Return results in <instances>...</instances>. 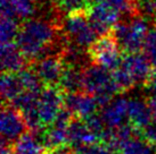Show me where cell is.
I'll return each mask as SVG.
<instances>
[{
	"mask_svg": "<svg viewBox=\"0 0 156 154\" xmlns=\"http://www.w3.org/2000/svg\"><path fill=\"white\" fill-rule=\"evenodd\" d=\"M82 81L83 93L95 96L101 109L112 101L114 95L120 93L112 73L97 65L90 64L82 69Z\"/></svg>",
	"mask_w": 156,
	"mask_h": 154,
	"instance_id": "obj_1",
	"label": "cell"
},
{
	"mask_svg": "<svg viewBox=\"0 0 156 154\" xmlns=\"http://www.w3.org/2000/svg\"><path fill=\"white\" fill-rule=\"evenodd\" d=\"M116 38L123 53L143 52L148 36V21L143 17H133L128 21H120L111 31Z\"/></svg>",
	"mask_w": 156,
	"mask_h": 154,
	"instance_id": "obj_2",
	"label": "cell"
},
{
	"mask_svg": "<svg viewBox=\"0 0 156 154\" xmlns=\"http://www.w3.org/2000/svg\"><path fill=\"white\" fill-rule=\"evenodd\" d=\"M62 30L69 43L83 50H88V48L99 38L89 23L87 9L66 15L63 19Z\"/></svg>",
	"mask_w": 156,
	"mask_h": 154,
	"instance_id": "obj_3",
	"label": "cell"
},
{
	"mask_svg": "<svg viewBox=\"0 0 156 154\" xmlns=\"http://www.w3.org/2000/svg\"><path fill=\"white\" fill-rule=\"evenodd\" d=\"M87 52L91 64L100 66L109 72L121 66L124 55L112 33L99 36L88 48Z\"/></svg>",
	"mask_w": 156,
	"mask_h": 154,
	"instance_id": "obj_4",
	"label": "cell"
},
{
	"mask_svg": "<svg viewBox=\"0 0 156 154\" xmlns=\"http://www.w3.org/2000/svg\"><path fill=\"white\" fill-rule=\"evenodd\" d=\"M65 95L58 86H44L39 96L38 113L42 127L51 126L64 109Z\"/></svg>",
	"mask_w": 156,
	"mask_h": 154,
	"instance_id": "obj_5",
	"label": "cell"
},
{
	"mask_svg": "<svg viewBox=\"0 0 156 154\" xmlns=\"http://www.w3.org/2000/svg\"><path fill=\"white\" fill-rule=\"evenodd\" d=\"M91 27L98 36L111 33L114 26L120 22L121 14L108 2H98L89 6L87 9Z\"/></svg>",
	"mask_w": 156,
	"mask_h": 154,
	"instance_id": "obj_6",
	"label": "cell"
},
{
	"mask_svg": "<svg viewBox=\"0 0 156 154\" xmlns=\"http://www.w3.org/2000/svg\"><path fill=\"white\" fill-rule=\"evenodd\" d=\"M0 130L2 139L17 142L26 134L27 125L22 113L10 104H4L0 116Z\"/></svg>",
	"mask_w": 156,
	"mask_h": 154,
	"instance_id": "obj_7",
	"label": "cell"
},
{
	"mask_svg": "<svg viewBox=\"0 0 156 154\" xmlns=\"http://www.w3.org/2000/svg\"><path fill=\"white\" fill-rule=\"evenodd\" d=\"M44 86H58L65 69L61 55L48 56L31 66Z\"/></svg>",
	"mask_w": 156,
	"mask_h": 154,
	"instance_id": "obj_8",
	"label": "cell"
},
{
	"mask_svg": "<svg viewBox=\"0 0 156 154\" xmlns=\"http://www.w3.org/2000/svg\"><path fill=\"white\" fill-rule=\"evenodd\" d=\"M73 119V115L64 107L55 122L49 126L48 130L44 135V145L48 150L54 151L62 149L63 145L67 143V129Z\"/></svg>",
	"mask_w": 156,
	"mask_h": 154,
	"instance_id": "obj_9",
	"label": "cell"
},
{
	"mask_svg": "<svg viewBox=\"0 0 156 154\" xmlns=\"http://www.w3.org/2000/svg\"><path fill=\"white\" fill-rule=\"evenodd\" d=\"M64 107L73 116L86 120L91 116L96 115L99 104L95 96L87 93H78V94L65 95Z\"/></svg>",
	"mask_w": 156,
	"mask_h": 154,
	"instance_id": "obj_10",
	"label": "cell"
},
{
	"mask_svg": "<svg viewBox=\"0 0 156 154\" xmlns=\"http://www.w3.org/2000/svg\"><path fill=\"white\" fill-rule=\"evenodd\" d=\"M123 68L128 70L136 84H145L147 81L149 74L152 72V65L148 61L147 57L144 55V52L137 53H124L122 65Z\"/></svg>",
	"mask_w": 156,
	"mask_h": 154,
	"instance_id": "obj_11",
	"label": "cell"
},
{
	"mask_svg": "<svg viewBox=\"0 0 156 154\" xmlns=\"http://www.w3.org/2000/svg\"><path fill=\"white\" fill-rule=\"evenodd\" d=\"M1 70L2 73L18 74L20 72L29 68L30 65L18 49L16 42L1 44Z\"/></svg>",
	"mask_w": 156,
	"mask_h": 154,
	"instance_id": "obj_12",
	"label": "cell"
},
{
	"mask_svg": "<svg viewBox=\"0 0 156 154\" xmlns=\"http://www.w3.org/2000/svg\"><path fill=\"white\" fill-rule=\"evenodd\" d=\"M129 101L123 98L113 99L112 101L101 109L100 117L107 128H119L126 124Z\"/></svg>",
	"mask_w": 156,
	"mask_h": 154,
	"instance_id": "obj_13",
	"label": "cell"
},
{
	"mask_svg": "<svg viewBox=\"0 0 156 154\" xmlns=\"http://www.w3.org/2000/svg\"><path fill=\"white\" fill-rule=\"evenodd\" d=\"M38 0H1V16L25 22L35 13Z\"/></svg>",
	"mask_w": 156,
	"mask_h": 154,
	"instance_id": "obj_14",
	"label": "cell"
},
{
	"mask_svg": "<svg viewBox=\"0 0 156 154\" xmlns=\"http://www.w3.org/2000/svg\"><path fill=\"white\" fill-rule=\"evenodd\" d=\"M128 119L139 133L152 124V113L148 107V102L139 98H133L129 100L128 108Z\"/></svg>",
	"mask_w": 156,
	"mask_h": 154,
	"instance_id": "obj_15",
	"label": "cell"
},
{
	"mask_svg": "<svg viewBox=\"0 0 156 154\" xmlns=\"http://www.w3.org/2000/svg\"><path fill=\"white\" fill-rule=\"evenodd\" d=\"M98 138L90 132L86 121L73 119L67 129V143L75 149L96 144Z\"/></svg>",
	"mask_w": 156,
	"mask_h": 154,
	"instance_id": "obj_16",
	"label": "cell"
},
{
	"mask_svg": "<svg viewBox=\"0 0 156 154\" xmlns=\"http://www.w3.org/2000/svg\"><path fill=\"white\" fill-rule=\"evenodd\" d=\"M58 87L65 95L83 93L82 69L65 66Z\"/></svg>",
	"mask_w": 156,
	"mask_h": 154,
	"instance_id": "obj_17",
	"label": "cell"
},
{
	"mask_svg": "<svg viewBox=\"0 0 156 154\" xmlns=\"http://www.w3.org/2000/svg\"><path fill=\"white\" fill-rule=\"evenodd\" d=\"M24 90L20 82L17 74L2 73L1 76V98L4 102L12 103L15 99L22 94Z\"/></svg>",
	"mask_w": 156,
	"mask_h": 154,
	"instance_id": "obj_18",
	"label": "cell"
},
{
	"mask_svg": "<svg viewBox=\"0 0 156 154\" xmlns=\"http://www.w3.org/2000/svg\"><path fill=\"white\" fill-rule=\"evenodd\" d=\"M12 154H46L44 145L37 138V135L25 134L18 139L13 147Z\"/></svg>",
	"mask_w": 156,
	"mask_h": 154,
	"instance_id": "obj_19",
	"label": "cell"
},
{
	"mask_svg": "<svg viewBox=\"0 0 156 154\" xmlns=\"http://www.w3.org/2000/svg\"><path fill=\"white\" fill-rule=\"evenodd\" d=\"M21 30V24L17 19L12 17L1 16V23H0V38L1 44L6 43L16 42L17 35Z\"/></svg>",
	"mask_w": 156,
	"mask_h": 154,
	"instance_id": "obj_20",
	"label": "cell"
},
{
	"mask_svg": "<svg viewBox=\"0 0 156 154\" xmlns=\"http://www.w3.org/2000/svg\"><path fill=\"white\" fill-rule=\"evenodd\" d=\"M17 75H18V78H20V82L22 84L24 92L38 93V94L41 93V91H42L41 90L42 83L39 79L38 75L35 74V72L31 67L25 68L24 70L20 72Z\"/></svg>",
	"mask_w": 156,
	"mask_h": 154,
	"instance_id": "obj_21",
	"label": "cell"
},
{
	"mask_svg": "<svg viewBox=\"0 0 156 154\" xmlns=\"http://www.w3.org/2000/svg\"><path fill=\"white\" fill-rule=\"evenodd\" d=\"M134 17H143L154 23L156 19V0H132Z\"/></svg>",
	"mask_w": 156,
	"mask_h": 154,
	"instance_id": "obj_22",
	"label": "cell"
},
{
	"mask_svg": "<svg viewBox=\"0 0 156 154\" xmlns=\"http://www.w3.org/2000/svg\"><path fill=\"white\" fill-rule=\"evenodd\" d=\"M120 152L121 154H155V149L143 138H133L122 146Z\"/></svg>",
	"mask_w": 156,
	"mask_h": 154,
	"instance_id": "obj_23",
	"label": "cell"
},
{
	"mask_svg": "<svg viewBox=\"0 0 156 154\" xmlns=\"http://www.w3.org/2000/svg\"><path fill=\"white\" fill-rule=\"evenodd\" d=\"M89 6H90L89 0H54V7L64 17L69 13H73L76 10L88 9Z\"/></svg>",
	"mask_w": 156,
	"mask_h": 154,
	"instance_id": "obj_24",
	"label": "cell"
},
{
	"mask_svg": "<svg viewBox=\"0 0 156 154\" xmlns=\"http://www.w3.org/2000/svg\"><path fill=\"white\" fill-rule=\"evenodd\" d=\"M112 73L113 81L116 85L117 90L121 92H126L130 91L131 89H133L134 86L137 85L134 79L132 78L130 74L128 73V70L126 68H123L122 66H120L119 68H116L115 70L111 72Z\"/></svg>",
	"mask_w": 156,
	"mask_h": 154,
	"instance_id": "obj_25",
	"label": "cell"
},
{
	"mask_svg": "<svg viewBox=\"0 0 156 154\" xmlns=\"http://www.w3.org/2000/svg\"><path fill=\"white\" fill-rule=\"evenodd\" d=\"M144 55L147 57L152 67L156 69V30H151L144 45Z\"/></svg>",
	"mask_w": 156,
	"mask_h": 154,
	"instance_id": "obj_26",
	"label": "cell"
},
{
	"mask_svg": "<svg viewBox=\"0 0 156 154\" xmlns=\"http://www.w3.org/2000/svg\"><path fill=\"white\" fill-rule=\"evenodd\" d=\"M84 121H86L88 128L90 129L91 133L98 138V141H101L105 130L107 129L105 122L103 121V119H101V117L97 115H94V116H91V117H89V118H87Z\"/></svg>",
	"mask_w": 156,
	"mask_h": 154,
	"instance_id": "obj_27",
	"label": "cell"
},
{
	"mask_svg": "<svg viewBox=\"0 0 156 154\" xmlns=\"http://www.w3.org/2000/svg\"><path fill=\"white\" fill-rule=\"evenodd\" d=\"M74 154H116V152L105 144H92L75 149Z\"/></svg>",
	"mask_w": 156,
	"mask_h": 154,
	"instance_id": "obj_28",
	"label": "cell"
},
{
	"mask_svg": "<svg viewBox=\"0 0 156 154\" xmlns=\"http://www.w3.org/2000/svg\"><path fill=\"white\" fill-rule=\"evenodd\" d=\"M140 134L144 141H146L153 146L156 145V121H153L152 124L148 125L146 128H144L140 132Z\"/></svg>",
	"mask_w": 156,
	"mask_h": 154,
	"instance_id": "obj_29",
	"label": "cell"
},
{
	"mask_svg": "<svg viewBox=\"0 0 156 154\" xmlns=\"http://www.w3.org/2000/svg\"><path fill=\"white\" fill-rule=\"evenodd\" d=\"M144 86L151 93V96H156V69L155 68L151 72L147 81L144 84Z\"/></svg>",
	"mask_w": 156,
	"mask_h": 154,
	"instance_id": "obj_30",
	"label": "cell"
},
{
	"mask_svg": "<svg viewBox=\"0 0 156 154\" xmlns=\"http://www.w3.org/2000/svg\"><path fill=\"white\" fill-rule=\"evenodd\" d=\"M13 153V147L10 146V143L2 139L0 144V154H12Z\"/></svg>",
	"mask_w": 156,
	"mask_h": 154,
	"instance_id": "obj_31",
	"label": "cell"
},
{
	"mask_svg": "<svg viewBox=\"0 0 156 154\" xmlns=\"http://www.w3.org/2000/svg\"><path fill=\"white\" fill-rule=\"evenodd\" d=\"M147 102L151 113H152V118L154 119V121H156V96H151Z\"/></svg>",
	"mask_w": 156,
	"mask_h": 154,
	"instance_id": "obj_32",
	"label": "cell"
},
{
	"mask_svg": "<svg viewBox=\"0 0 156 154\" xmlns=\"http://www.w3.org/2000/svg\"><path fill=\"white\" fill-rule=\"evenodd\" d=\"M49 154H74L73 152L66 147H62V149H57V150L50 151Z\"/></svg>",
	"mask_w": 156,
	"mask_h": 154,
	"instance_id": "obj_33",
	"label": "cell"
},
{
	"mask_svg": "<svg viewBox=\"0 0 156 154\" xmlns=\"http://www.w3.org/2000/svg\"><path fill=\"white\" fill-rule=\"evenodd\" d=\"M153 24H154V28H155V30H156V19H155V21H154V23H153Z\"/></svg>",
	"mask_w": 156,
	"mask_h": 154,
	"instance_id": "obj_34",
	"label": "cell"
}]
</instances>
